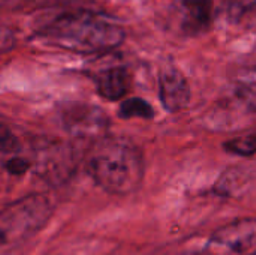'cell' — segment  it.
Returning a JSON list of instances; mask_svg holds the SVG:
<instances>
[{
    "label": "cell",
    "instance_id": "obj_8",
    "mask_svg": "<svg viewBox=\"0 0 256 255\" xmlns=\"http://www.w3.org/2000/svg\"><path fill=\"white\" fill-rule=\"evenodd\" d=\"M180 30L186 36H200L213 24V0H180Z\"/></svg>",
    "mask_w": 256,
    "mask_h": 255
},
{
    "label": "cell",
    "instance_id": "obj_3",
    "mask_svg": "<svg viewBox=\"0 0 256 255\" xmlns=\"http://www.w3.org/2000/svg\"><path fill=\"white\" fill-rule=\"evenodd\" d=\"M52 204L44 194H30L3 207L0 213V242L3 251L36 234L51 218Z\"/></svg>",
    "mask_w": 256,
    "mask_h": 255
},
{
    "label": "cell",
    "instance_id": "obj_11",
    "mask_svg": "<svg viewBox=\"0 0 256 255\" xmlns=\"http://www.w3.org/2000/svg\"><path fill=\"white\" fill-rule=\"evenodd\" d=\"M225 150L240 156H254L256 153V131L226 141Z\"/></svg>",
    "mask_w": 256,
    "mask_h": 255
},
{
    "label": "cell",
    "instance_id": "obj_5",
    "mask_svg": "<svg viewBox=\"0 0 256 255\" xmlns=\"http://www.w3.org/2000/svg\"><path fill=\"white\" fill-rule=\"evenodd\" d=\"M62 120L66 131L86 141H94V144L106 137L110 128V119L106 114L93 105L70 102L62 108Z\"/></svg>",
    "mask_w": 256,
    "mask_h": 255
},
{
    "label": "cell",
    "instance_id": "obj_1",
    "mask_svg": "<svg viewBox=\"0 0 256 255\" xmlns=\"http://www.w3.org/2000/svg\"><path fill=\"white\" fill-rule=\"evenodd\" d=\"M36 35L74 53L102 54L120 47L126 38V30L118 18L106 12L78 8L45 21Z\"/></svg>",
    "mask_w": 256,
    "mask_h": 255
},
{
    "label": "cell",
    "instance_id": "obj_7",
    "mask_svg": "<svg viewBox=\"0 0 256 255\" xmlns=\"http://www.w3.org/2000/svg\"><path fill=\"white\" fill-rule=\"evenodd\" d=\"M159 96L165 110L178 113L190 102V87L186 77L176 66L168 65L159 74Z\"/></svg>",
    "mask_w": 256,
    "mask_h": 255
},
{
    "label": "cell",
    "instance_id": "obj_10",
    "mask_svg": "<svg viewBox=\"0 0 256 255\" xmlns=\"http://www.w3.org/2000/svg\"><path fill=\"white\" fill-rule=\"evenodd\" d=\"M118 116L122 119H153L154 110L153 107L144 101L142 98H129L124 99L120 105Z\"/></svg>",
    "mask_w": 256,
    "mask_h": 255
},
{
    "label": "cell",
    "instance_id": "obj_13",
    "mask_svg": "<svg viewBox=\"0 0 256 255\" xmlns=\"http://www.w3.org/2000/svg\"><path fill=\"white\" fill-rule=\"evenodd\" d=\"M256 8V0H226L228 17L232 21H240L246 14Z\"/></svg>",
    "mask_w": 256,
    "mask_h": 255
},
{
    "label": "cell",
    "instance_id": "obj_2",
    "mask_svg": "<svg viewBox=\"0 0 256 255\" xmlns=\"http://www.w3.org/2000/svg\"><path fill=\"white\" fill-rule=\"evenodd\" d=\"M88 173L105 192L129 195L144 179V156L138 146L124 138L105 137L88 156Z\"/></svg>",
    "mask_w": 256,
    "mask_h": 255
},
{
    "label": "cell",
    "instance_id": "obj_4",
    "mask_svg": "<svg viewBox=\"0 0 256 255\" xmlns=\"http://www.w3.org/2000/svg\"><path fill=\"white\" fill-rule=\"evenodd\" d=\"M207 255H256V218L236 219L220 227L206 246Z\"/></svg>",
    "mask_w": 256,
    "mask_h": 255
},
{
    "label": "cell",
    "instance_id": "obj_14",
    "mask_svg": "<svg viewBox=\"0 0 256 255\" xmlns=\"http://www.w3.org/2000/svg\"><path fill=\"white\" fill-rule=\"evenodd\" d=\"M3 2H4V3H6V2H8V0H3ZM9 2H10V3H12V2H33V0H9Z\"/></svg>",
    "mask_w": 256,
    "mask_h": 255
},
{
    "label": "cell",
    "instance_id": "obj_9",
    "mask_svg": "<svg viewBox=\"0 0 256 255\" xmlns=\"http://www.w3.org/2000/svg\"><path fill=\"white\" fill-rule=\"evenodd\" d=\"M93 78L98 93L110 101H118L124 98L132 84V75L123 65L104 68L98 71Z\"/></svg>",
    "mask_w": 256,
    "mask_h": 255
},
{
    "label": "cell",
    "instance_id": "obj_12",
    "mask_svg": "<svg viewBox=\"0 0 256 255\" xmlns=\"http://www.w3.org/2000/svg\"><path fill=\"white\" fill-rule=\"evenodd\" d=\"M238 96L246 102L248 107L256 110V72H252L240 81Z\"/></svg>",
    "mask_w": 256,
    "mask_h": 255
},
{
    "label": "cell",
    "instance_id": "obj_6",
    "mask_svg": "<svg viewBox=\"0 0 256 255\" xmlns=\"http://www.w3.org/2000/svg\"><path fill=\"white\" fill-rule=\"evenodd\" d=\"M33 156L34 161H32V167L40 177L51 183H62L74 173L75 156L68 144L51 141L39 144L34 147Z\"/></svg>",
    "mask_w": 256,
    "mask_h": 255
}]
</instances>
